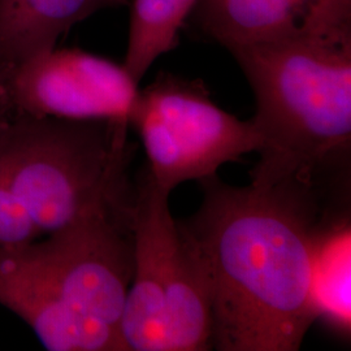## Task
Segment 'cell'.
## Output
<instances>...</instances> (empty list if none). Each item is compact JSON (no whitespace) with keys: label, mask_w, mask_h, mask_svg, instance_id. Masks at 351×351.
<instances>
[{"label":"cell","mask_w":351,"mask_h":351,"mask_svg":"<svg viewBox=\"0 0 351 351\" xmlns=\"http://www.w3.org/2000/svg\"><path fill=\"white\" fill-rule=\"evenodd\" d=\"M24 204L0 177V247H13L42 239Z\"/></svg>","instance_id":"4fadbf2b"},{"label":"cell","mask_w":351,"mask_h":351,"mask_svg":"<svg viewBox=\"0 0 351 351\" xmlns=\"http://www.w3.org/2000/svg\"><path fill=\"white\" fill-rule=\"evenodd\" d=\"M203 201L181 221L210 294L211 345L220 351H297L315 322L310 254L324 213L343 206L298 182L237 188L198 181Z\"/></svg>","instance_id":"6da1fadb"},{"label":"cell","mask_w":351,"mask_h":351,"mask_svg":"<svg viewBox=\"0 0 351 351\" xmlns=\"http://www.w3.org/2000/svg\"><path fill=\"white\" fill-rule=\"evenodd\" d=\"M10 75L11 72L0 65V133L12 123L17 114L10 88Z\"/></svg>","instance_id":"5bb4252c"},{"label":"cell","mask_w":351,"mask_h":351,"mask_svg":"<svg viewBox=\"0 0 351 351\" xmlns=\"http://www.w3.org/2000/svg\"><path fill=\"white\" fill-rule=\"evenodd\" d=\"M199 0H132L123 65L139 84L151 65L175 50Z\"/></svg>","instance_id":"7c38bea8"},{"label":"cell","mask_w":351,"mask_h":351,"mask_svg":"<svg viewBox=\"0 0 351 351\" xmlns=\"http://www.w3.org/2000/svg\"><path fill=\"white\" fill-rule=\"evenodd\" d=\"M129 125L142 141L151 177L168 193L186 181L216 176L221 165L259 146L251 120L220 108L199 80L169 72L139 88Z\"/></svg>","instance_id":"5b68a950"},{"label":"cell","mask_w":351,"mask_h":351,"mask_svg":"<svg viewBox=\"0 0 351 351\" xmlns=\"http://www.w3.org/2000/svg\"><path fill=\"white\" fill-rule=\"evenodd\" d=\"M190 21L202 37L229 50L303 32L351 26V0H199Z\"/></svg>","instance_id":"9c48e42d"},{"label":"cell","mask_w":351,"mask_h":351,"mask_svg":"<svg viewBox=\"0 0 351 351\" xmlns=\"http://www.w3.org/2000/svg\"><path fill=\"white\" fill-rule=\"evenodd\" d=\"M0 304L23 319L50 351H123L116 336L64 301L30 242L0 247Z\"/></svg>","instance_id":"ba28073f"},{"label":"cell","mask_w":351,"mask_h":351,"mask_svg":"<svg viewBox=\"0 0 351 351\" xmlns=\"http://www.w3.org/2000/svg\"><path fill=\"white\" fill-rule=\"evenodd\" d=\"M130 211L93 216L30 242L68 306L112 333L121 348V316L134 272Z\"/></svg>","instance_id":"8992f818"},{"label":"cell","mask_w":351,"mask_h":351,"mask_svg":"<svg viewBox=\"0 0 351 351\" xmlns=\"http://www.w3.org/2000/svg\"><path fill=\"white\" fill-rule=\"evenodd\" d=\"M169 195L145 165L130 211L134 272L120 324L124 351L213 349L207 278Z\"/></svg>","instance_id":"277c9868"},{"label":"cell","mask_w":351,"mask_h":351,"mask_svg":"<svg viewBox=\"0 0 351 351\" xmlns=\"http://www.w3.org/2000/svg\"><path fill=\"white\" fill-rule=\"evenodd\" d=\"M255 95L259 162L250 185L293 181L349 197L351 26L229 49Z\"/></svg>","instance_id":"7a4b0ae2"},{"label":"cell","mask_w":351,"mask_h":351,"mask_svg":"<svg viewBox=\"0 0 351 351\" xmlns=\"http://www.w3.org/2000/svg\"><path fill=\"white\" fill-rule=\"evenodd\" d=\"M10 88L21 114L129 125L139 84L123 64L88 51L53 49L12 69Z\"/></svg>","instance_id":"52a82bcc"},{"label":"cell","mask_w":351,"mask_h":351,"mask_svg":"<svg viewBox=\"0 0 351 351\" xmlns=\"http://www.w3.org/2000/svg\"><path fill=\"white\" fill-rule=\"evenodd\" d=\"M310 306L342 337L351 335V221L349 206L323 215L315 228L310 254Z\"/></svg>","instance_id":"8fae6325"},{"label":"cell","mask_w":351,"mask_h":351,"mask_svg":"<svg viewBox=\"0 0 351 351\" xmlns=\"http://www.w3.org/2000/svg\"><path fill=\"white\" fill-rule=\"evenodd\" d=\"M129 128L17 113L0 133V177L43 237L93 216L130 211Z\"/></svg>","instance_id":"3957f363"},{"label":"cell","mask_w":351,"mask_h":351,"mask_svg":"<svg viewBox=\"0 0 351 351\" xmlns=\"http://www.w3.org/2000/svg\"><path fill=\"white\" fill-rule=\"evenodd\" d=\"M130 0H0V65L12 71L56 49L73 26Z\"/></svg>","instance_id":"30bf717a"}]
</instances>
